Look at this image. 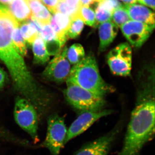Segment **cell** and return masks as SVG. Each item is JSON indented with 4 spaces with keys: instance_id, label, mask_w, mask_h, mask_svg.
<instances>
[{
    "instance_id": "1",
    "label": "cell",
    "mask_w": 155,
    "mask_h": 155,
    "mask_svg": "<svg viewBox=\"0 0 155 155\" xmlns=\"http://www.w3.org/2000/svg\"><path fill=\"white\" fill-rule=\"evenodd\" d=\"M19 26L10 11L0 7V59L8 69L15 87L41 110L45 106L41 93L12 41L13 31Z\"/></svg>"
},
{
    "instance_id": "2",
    "label": "cell",
    "mask_w": 155,
    "mask_h": 155,
    "mask_svg": "<svg viewBox=\"0 0 155 155\" xmlns=\"http://www.w3.org/2000/svg\"><path fill=\"white\" fill-rule=\"evenodd\" d=\"M148 87L140 93L131 113L124 143L118 155H138L155 134V99Z\"/></svg>"
},
{
    "instance_id": "3",
    "label": "cell",
    "mask_w": 155,
    "mask_h": 155,
    "mask_svg": "<svg viewBox=\"0 0 155 155\" xmlns=\"http://www.w3.org/2000/svg\"><path fill=\"white\" fill-rule=\"evenodd\" d=\"M66 81L104 97L114 90L101 76L96 60L91 54L85 56L78 64L73 65Z\"/></svg>"
},
{
    "instance_id": "4",
    "label": "cell",
    "mask_w": 155,
    "mask_h": 155,
    "mask_svg": "<svg viewBox=\"0 0 155 155\" xmlns=\"http://www.w3.org/2000/svg\"><path fill=\"white\" fill-rule=\"evenodd\" d=\"M67 88L64 94L68 102L78 110L82 111L97 110L103 109L105 104L104 97L69 81H66Z\"/></svg>"
},
{
    "instance_id": "5",
    "label": "cell",
    "mask_w": 155,
    "mask_h": 155,
    "mask_svg": "<svg viewBox=\"0 0 155 155\" xmlns=\"http://www.w3.org/2000/svg\"><path fill=\"white\" fill-rule=\"evenodd\" d=\"M15 122L28 133L35 143L39 140L38 117L36 109L30 101L22 97L17 98L14 109Z\"/></svg>"
},
{
    "instance_id": "6",
    "label": "cell",
    "mask_w": 155,
    "mask_h": 155,
    "mask_svg": "<svg viewBox=\"0 0 155 155\" xmlns=\"http://www.w3.org/2000/svg\"><path fill=\"white\" fill-rule=\"evenodd\" d=\"M45 138L40 144L47 149L51 155H60L67 136V129L63 117L56 114L49 116Z\"/></svg>"
},
{
    "instance_id": "7",
    "label": "cell",
    "mask_w": 155,
    "mask_h": 155,
    "mask_svg": "<svg viewBox=\"0 0 155 155\" xmlns=\"http://www.w3.org/2000/svg\"><path fill=\"white\" fill-rule=\"evenodd\" d=\"M132 49L129 44L122 43L112 49L107 55V62L114 75H130L132 66Z\"/></svg>"
},
{
    "instance_id": "8",
    "label": "cell",
    "mask_w": 155,
    "mask_h": 155,
    "mask_svg": "<svg viewBox=\"0 0 155 155\" xmlns=\"http://www.w3.org/2000/svg\"><path fill=\"white\" fill-rule=\"evenodd\" d=\"M68 48H62L55 55L43 72L42 76L46 79L57 83L66 81L69 77L71 67L67 57Z\"/></svg>"
},
{
    "instance_id": "9",
    "label": "cell",
    "mask_w": 155,
    "mask_h": 155,
    "mask_svg": "<svg viewBox=\"0 0 155 155\" xmlns=\"http://www.w3.org/2000/svg\"><path fill=\"white\" fill-rule=\"evenodd\" d=\"M113 113L112 110L103 109L81 112L67 130L64 145L72 139L83 133L98 120Z\"/></svg>"
},
{
    "instance_id": "10",
    "label": "cell",
    "mask_w": 155,
    "mask_h": 155,
    "mask_svg": "<svg viewBox=\"0 0 155 155\" xmlns=\"http://www.w3.org/2000/svg\"><path fill=\"white\" fill-rule=\"evenodd\" d=\"M122 128V124H118L105 135L84 145L74 155H107Z\"/></svg>"
},
{
    "instance_id": "11",
    "label": "cell",
    "mask_w": 155,
    "mask_h": 155,
    "mask_svg": "<svg viewBox=\"0 0 155 155\" xmlns=\"http://www.w3.org/2000/svg\"><path fill=\"white\" fill-rule=\"evenodd\" d=\"M155 25L130 20L120 27L123 35L134 47L139 48L150 36Z\"/></svg>"
},
{
    "instance_id": "12",
    "label": "cell",
    "mask_w": 155,
    "mask_h": 155,
    "mask_svg": "<svg viewBox=\"0 0 155 155\" xmlns=\"http://www.w3.org/2000/svg\"><path fill=\"white\" fill-rule=\"evenodd\" d=\"M71 21L69 16L59 12L53 14L51 17L50 25L55 32L58 40L63 47L68 39L67 32Z\"/></svg>"
},
{
    "instance_id": "13",
    "label": "cell",
    "mask_w": 155,
    "mask_h": 155,
    "mask_svg": "<svg viewBox=\"0 0 155 155\" xmlns=\"http://www.w3.org/2000/svg\"><path fill=\"white\" fill-rule=\"evenodd\" d=\"M131 20L155 25L154 12L143 5L129 4L124 5Z\"/></svg>"
},
{
    "instance_id": "14",
    "label": "cell",
    "mask_w": 155,
    "mask_h": 155,
    "mask_svg": "<svg viewBox=\"0 0 155 155\" xmlns=\"http://www.w3.org/2000/svg\"><path fill=\"white\" fill-rule=\"evenodd\" d=\"M118 32V27L112 20L101 23L99 26L100 52L104 51L114 41Z\"/></svg>"
},
{
    "instance_id": "15",
    "label": "cell",
    "mask_w": 155,
    "mask_h": 155,
    "mask_svg": "<svg viewBox=\"0 0 155 155\" xmlns=\"http://www.w3.org/2000/svg\"><path fill=\"white\" fill-rule=\"evenodd\" d=\"M8 7L19 24L32 17V12L26 0H13Z\"/></svg>"
},
{
    "instance_id": "16",
    "label": "cell",
    "mask_w": 155,
    "mask_h": 155,
    "mask_svg": "<svg viewBox=\"0 0 155 155\" xmlns=\"http://www.w3.org/2000/svg\"><path fill=\"white\" fill-rule=\"evenodd\" d=\"M27 2L32 12L31 17L36 19L42 26L50 24L51 15L40 0H27Z\"/></svg>"
},
{
    "instance_id": "17",
    "label": "cell",
    "mask_w": 155,
    "mask_h": 155,
    "mask_svg": "<svg viewBox=\"0 0 155 155\" xmlns=\"http://www.w3.org/2000/svg\"><path fill=\"white\" fill-rule=\"evenodd\" d=\"M34 54V62L38 64H44L50 59L45 43L41 37L38 36L32 44Z\"/></svg>"
},
{
    "instance_id": "18",
    "label": "cell",
    "mask_w": 155,
    "mask_h": 155,
    "mask_svg": "<svg viewBox=\"0 0 155 155\" xmlns=\"http://www.w3.org/2000/svg\"><path fill=\"white\" fill-rule=\"evenodd\" d=\"M114 9L106 0L98 3L95 9L97 25L111 20Z\"/></svg>"
},
{
    "instance_id": "19",
    "label": "cell",
    "mask_w": 155,
    "mask_h": 155,
    "mask_svg": "<svg viewBox=\"0 0 155 155\" xmlns=\"http://www.w3.org/2000/svg\"><path fill=\"white\" fill-rule=\"evenodd\" d=\"M75 16L80 18L87 25L94 27L97 26L94 11L89 6H81Z\"/></svg>"
},
{
    "instance_id": "20",
    "label": "cell",
    "mask_w": 155,
    "mask_h": 155,
    "mask_svg": "<svg viewBox=\"0 0 155 155\" xmlns=\"http://www.w3.org/2000/svg\"><path fill=\"white\" fill-rule=\"evenodd\" d=\"M85 56L84 49L80 44H74L67 49V58L71 65L78 64Z\"/></svg>"
},
{
    "instance_id": "21",
    "label": "cell",
    "mask_w": 155,
    "mask_h": 155,
    "mask_svg": "<svg viewBox=\"0 0 155 155\" xmlns=\"http://www.w3.org/2000/svg\"><path fill=\"white\" fill-rule=\"evenodd\" d=\"M19 26L16 27L13 31L12 41L17 52L22 57H24L26 55L27 53L26 42L21 35Z\"/></svg>"
},
{
    "instance_id": "22",
    "label": "cell",
    "mask_w": 155,
    "mask_h": 155,
    "mask_svg": "<svg viewBox=\"0 0 155 155\" xmlns=\"http://www.w3.org/2000/svg\"><path fill=\"white\" fill-rule=\"evenodd\" d=\"M20 32L25 41L29 45H32L38 36H39L37 31L28 21L19 24Z\"/></svg>"
},
{
    "instance_id": "23",
    "label": "cell",
    "mask_w": 155,
    "mask_h": 155,
    "mask_svg": "<svg viewBox=\"0 0 155 155\" xmlns=\"http://www.w3.org/2000/svg\"><path fill=\"white\" fill-rule=\"evenodd\" d=\"M71 19V23L67 32V36L68 39L76 38L80 35L83 30L84 23L80 18L76 16L72 17Z\"/></svg>"
},
{
    "instance_id": "24",
    "label": "cell",
    "mask_w": 155,
    "mask_h": 155,
    "mask_svg": "<svg viewBox=\"0 0 155 155\" xmlns=\"http://www.w3.org/2000/svg\"><path fill=\"white\" fill-rule=\"evenodd\" d=\"M130 19L124 5L114 10L112 14V20L118 27L128 22Z\"/></svg>"
},
{
    "instance_id": "25",
    "label": "cell",
    "mask_w": 155,
    "mask_h": 155,
    "mask_svg": "<svg viewBox=\"0 0 155 155\" xmlns=\"http://www.w3.org/2000/svg\"><path fill=\"white\" fill-rule=\"evenodd\" d=\"M39 36L43 38L45 43L60 41L58 40L55 32L50 24L42 26Z\"/></svg>"
},
{
    "instance_id": "26",
    "label": "cell",
    "mask_w": 155,
    "mask_h": 155,
    "mask_svg": "<svg viewBox=\"0 0 155 155\" xmlns=\"http://www.w3.org/2000/svg\"><path fill=\"white\" fill-rule=\"evenodd\" d=\"M0 140L17 144L20 142V139L19 137L0 125Z\"/></svg>"
},
{
    "instance_id": "27",
    "label": "cell",
    "mask_w": 155,
    "mask_h": 155,
    "mask_svg": "<svg viewBox=\"0 0 155 155\" xmlns=\"http://www.w3.org/2000/svg\"><path fill=\"white\" fill-rule=\"evenodd\" d=\"M78 9L73 8L72 7H70L66 3L65 0H63V1H60L58 3L56 11L57 12H59L61 14H65L69 16L70 18H72L75 16Z\"/></svg>"
},
{
    "instance_id": "28",
    "label": "cell",
    "mask_w": 155,
    "mask_h": 155,
    "mask_svg": "<svg viewBox=\"0 0 155 155\" xmlns=\"http://www.w3.org/2000/svg\"><path fill=\"white\" fill-rule=\"evenodd\" d=\"M40 1L51 14H54L57 12L56 8L59 0H40Z\"/></svg>"
},
{
    "instance_id": "29",
    "label": "cell",
    "mask_w": 155,
    "mask_h": 155,
    "mask_svg": "<svg viewBox=\"0 0 155 155\" xmlns=\"http://www.w3.org/2000/svg\"><path fill=\"white\" fill-rule=\"evenodd\" d=\"M7 80V76L6 72L0 67V90L5 85Z\"/></svg>"
},
{
    "instance_id": "30",
    "label": "cell",
    "mask_w": 155,
    "mask_h": 155,
    "mask_svg": "<svg viewBox=\"0 0 155 155\" xmlns=\"http://www.w3.org/2000/svg\"><path fill=\"white\" fill-rule=\"evenodd\" d=\"M66 3L73 8L78 9L81 6L80 0H65Z\"/></svg>"
},
{
    "instance_id": "31",
    "label": "cell",
    "mask_w": 155,
    "mask_h": 155,
    "mask_svg": "<svg viewBox=\"0 0 155 155\" xmlns=\"http://www.w3.org/2000/svg\"><path fill=\"white\" fill-rule=\"evenodd\" d=\"M138 2L155 10V0H138Z\"/></svg>"
},
{
    "instance_id": "32",
    "label": "cell",
    "mask_w": 155,
    "mask_h": 155,
    "mask_svg": "<svg viewBox=\"0 0 155 155\" xmlns=\"http://www.w3.org/2000/svg\"><path fill=\"white\" fill-rule=\"evenodd\" d=\"M102 0H80L81 6H89L95 3H99Z\"/></svg>"
},
{
    "instance_id": "33",
    "label": "cell",
    "mask_w": 155,
    "mask_h": 155,
    "mask_svg": "<svg viewBox=\"0 0 155 155\" xmlns=\"http://www.w3.org/2000/svg\"><path fill=\"white\" fill-rule=\"evenodd\" d=\"M107 1L110 4L114 10L123 6L122 3H120L118 0H107Z\"/></svg>"
},
{
    "instance_id": "34",
    "label": "cell",
    "mask_w": 155,
    "mask_h": 155,
    "mask_svg": "<svg viewBox=\"0 0 155 155\" xmlns=\"http://www.w3.org/2000/svg\"><path fill=\"white\" fill-rule=\"evenodd\" d=\"M123 2L125 3V5H129V4H134L138 2V0H121Z\"/></svg>"
},
{
    "instance_id": "35",
    "label": "cell",
    "mask_w": 155,
    "mask_h": 155,
    "mask_svg": "<svg viewBox=\"0 0 155 155\" xmlns=\"http://www.w3.org/2000/svg\"><path fill=\"white\" fill-rule=\"evenodd\" d=\"M13 0H0V4L8 6Z\"/></svg>"
},
{
    "instance_id": "36",
    "label": "cell",
    "mask_w": 155,
    "mask_h": 155,
    "mask_svg": "<svg viewBox=\"0 0 155 155\" xmlns=\"http://www.w3.org/2000/svg\"><path fill=\"white\" fill-rule=\"evenodd\" d=\"M26 1H27V0H26Z\"/></svg>"
}]
</instances>
